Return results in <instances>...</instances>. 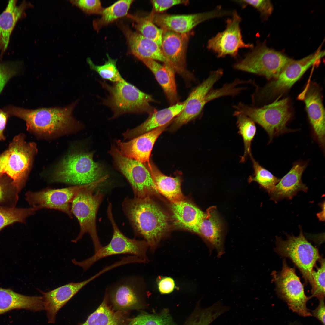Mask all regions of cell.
I'll return each instance as SVG.
<instances>
[{
    "mask_svg": "<svg viewBox=\"0 0 325 325\" xmlns=\"http://www.w3.org/2000/svg\"><path fill=\"white\" fill-rule=\"evenodd\" d=\"M122 207L135 233L143 237L150 249L154 250L168 227L166 215L150 197H126Z\"/></svg>",
    "mask_w": 325,
    "mask_h": 325,
    "instance_id": "1",
    "label": "cell"
},
{
    "mask_svg": "<svg viewBox=\"0 0 325 325\" xmlns=\"http://www.w3.org/2000/svg\"><path fill=\"white\" fill-rule=\"evenodd\" d=\"M79 101V99L63 107L33 110L10 106L5 110L8 114L24 120L28 130L40 135L51 136L68 132L81 126L73 115Z\"/></svg>",
    "mask_w": 325,
    "mask_h": 325,
    "instance_id": "2",
    "label": "cell"
},
{
    "mask_svg": "<svg viewBox=\"0 0 325 325\" xmlns=\"http://www.w3.org/2000/svg\"><path fill=\"white\" fill-rule=\"evenodd\" d=\"M108 176L107 175L95 182L82 185L71 203V212L77 219L80 228L77 236L72 241L76 243L85 234L88 233L92 239L95 253L102 246L98 235L96 218L104 194L99 190L95 194H94V192Z\"/></svg>",
    "mask_w": 325,
    "mask_h": 325,
    "instance_id": "3",
    "label": "cell"
},
{
    "mask_svg": "<svg viewBox=\"0 0 325 325\" xmlns=\"http://www.w3.org/2000/svg\"><path fill=\"white\" fill-rule=\"evenodd\" d=\"M93 152L74 150L60 161L52 175L56 182L76 185L88 184L105 176L101 165L95 162Z\"/></svg>",
    "mask_w": 325,
    "mask_h": 325,
    "instance_id": "4",
    "label": "cell"
},
{
    "mask_svg": "<svg viewBox=\"0 0 325 325\" xmlns=\"http://www.w3.org/2000/svg\"><path fill=\"white\" fill-rule=\"evenodd\" d=\"M102 86L109 94L103 101L113 112L110 119L128 113L149 114L156 110L150 103L155 101L152 96L146 94L133 85L125 80L113 82L110 85L101 81Z\"/></svg>",
    "mask_w": 325,
    "mask_h": 325,
    "instance_id": "5",
    "label": "cell"
},
{
    "mask_svg": "<svg viewBox=\"0 0 325 325\" xmlns=\"http://www.w3.org/2000/svg\"><path fill=\"white\" fill-rule=\"evenodd\" d=\"M235 110L247 116L266 132L270 143L281 134L291 132L286 127L292 116L290 102L288 98L277 99L261 107L248 105L241 102L233 106Z\"/></svg>",
    "mask_w": 325,
    "mask_h": 325,
    "instance_id": "6",
    "label": "cell"
},
{
    "mask_svg": "<svg viewBox=\"0 0 325 325\" xmlns=\"http://www.w3.org/2000/svg\"><path fill=\"white\" fill-rule=\"evenodd\" d=\"M37 152L35 143H27L22 135L15 137L8 149L0 155V177L7 176L20 192Z\"/></svg>",
    "mask_w": 325,
    "mask_h": 325,
    "instance_id": "7",
    "label": "cell"
},
{
    "mask_svg": "<svg viewBox=\"0 0 325 325\" xmlns=\"http://www.w3.org/2000/svg\"><path fill=\"white\" fill-rule=\"evenodd\" d=\"M223 74L221 69L212 71L206 79L192 90L186 99L184 109L173 120L172 128H179L197 118L201 113L206 104L210 101L231 95L232 89L228 84H225L219 88H213L215 84Z\"/></svg>",
    "mask_w": 325,
    "mask_h": 325,
    "instance_id": "8",
    "label": "cell"
},
{
    "mask_svg": "<svg viewBox=\"0 0 325 325\" xmlns=\"http://www.w3.org/2000/svg\"><path fill=\"white\" fill-rule=\"evenodd\" d=\"M286 235L284 240L276 236L274 251L280 255L290 259L302 274L305 283L311 285L314 268L322 257L318 249L308 241L301 228L298 236Z\"/></svg>",
    "mask_w": 325,
    "mask_h": 325,
    "instance_id": "9",
    "label": "cell"
},
{
    "mask_svg": "<svg viewBox=\"0 0 325 325\" xmlns=\"http://www.w3.org/2000/svg\"><path fill=\"white\" fill-rule=\"evenodd\" d=\"M107 213L113 231L110 243L107 245L102 246L91 257L80 262L73 259L72 263L85 271L101 259L110 256L122 254L136 256L145 263L147 262L149 260L147 252L149 247L146 242L145 240H139L128 238L122 232L114 220L110 203H109Z\"/></svg>",
    "mask_w": 325,
    "mask_h": 325,
    "instance_id": "10",
    "label": "cell"
},
{
    "mask_svg": "<svg viewBox=\"0 0 325 325\" xmlns=\"http://www.w3.org/2000/svg\"><path fill=\"white\" fill-rule=\"evenodd\" d=\"M324 55V51L318 48L314 52L299 60L292 59L288 62L278 77L262 88L257 87L252 95L255 105L266 98L282 94L289 89L310 67Z\"/></svg>",
    "mask_w": 325,
    "mask_h": 325,
    "instance_id": "11",
    "label": "cell"
},
{
    "mask_svg": "<svg viewBox=\"0 0 325 325\" xmlns=\"http://www.w3.org/2000/svg\"><path fill=\"white\" fill-rule=\"evenodd\" d=\"M252 49L234 64V69L262 76L268 79H275L291 59L265 43H258Z\"/></svg>",
    "mask_w": 325,
    "mask_h": 325,
    "instance_id": "12",
    "label": "cell"
},
{
    "mask_svg": "<svg viewBox=\"0 0 325 325\" xmlns=\"http://www.w3.org/2000/svg\"><path fill=\"white\" fill-rule=\"evenodd\" d=\"M273 281L278 296L287 303L293 312L304 317L311 316L306 304L311 298L305 294L304 286L296 275L295 269L288 265L285 259L281 270L272 273Z\"/></svg>",
    "mask_w": 325,
    "mask_h": 325,
    "instance_id": "13",
    "label": "cell"
},
{
    "mask_svg": "<svg viewBox=\"0 0 325 325\" xmlns=\"http://www.w3.org/2000/svg\"><path fill=\"white\" fill-rule=\"evenodd\" d=\"M108 153L116 168L130 184L135 197L144 198L154 193H158L151 174L144 164L124 156L114 144L111 145Z\"/></svg>",
    "mask_w": 325,
    "mask_h": 325,
    "instance_id": "14",
    "label": "cell"
},
{
    "mask_svg": "<svg viewBox=\"0 0 325 325\" xmlns=\"http://www.w3.org/2000/svg\"><path fill=\"white\" fill-rule=\"evenodd\" d=\"M231 18L227 20L225 29L209 39L207 42V48L219 58L229 55L236 58L239 49L254 47L252 44L245 43L243 40L240 27V16L236 11L233 12Z\"/></svg>",
    "mask_w": 325,
    "mask_h": 325,
    "instance_id": "15",
    "label": "cell"
},
{
    "mask_svg": "<svg viewBox=\"0 0 325 325\" xmlns=\"http://www.w3.org/2000/svg\"><path fill=\"white\" fill-rule=\"evenodd\" d=\"M189 34L163 29L161 47L169 65L188 84L195 80L193 75L186 67V54Z\"/></svg>",
    "mask_w": 325,
    "mask_h": 325,
    "instance_id": "16",
    "label": "cell"
},
{
    "mask_svg": "<svg viewBox=\"0 0 325 325\" xmlns=\"http://www.w3.org/2000/svg\"><path fill=\"white\" fill-rule=\"evenodd\" d=\"M82 185L60 189L46 188L37 192L29 191L25 194L26 200L36 211L44 208L57 210L72 218L70 204Z\"/></svg>",
    "mask_w": 325,
    "mask_h": 325,
    "instance_id": "17",
    "label": "cell"
},
{
    "mask_svg": "<svg viewBox=\"0 0 325 325\" xmlns=\"http://www.w3.org/2000/svg\"><path fill=\"white\" fill-rule=\"evenodd\" d=\"M232 13V12L222 9L218 6L209 11L192 14L174 15L155 13L151 11L150 14L153 23L161 29L183 34L189 32L203 22Z\"/></svg>",
    "mask_w": 325,
    "mask_h": 325,
    "instance_id": "18",
    "label": "cell"
},
{
    "mask_svg": "<svg viewBox=\"0 0 325 325\" xmlns=\"http://www.w3.org/2000/svg\"><path fill=\"white\" fill-rule=\"evenodd\" d=\"M298 98L304 101L313 134L321 148L325 147V110L320 90L312 82L308 83Z\"/></svg>",
    "mask_w": 325,
    "mask_h": 325,
    "instance_id": "19",
    "label": "cell"
},
{
    "mask_svg": "<svg viewBox=\"0 0 325 325\" xmlns=\"http://www.w3.org/2000/svg\"><path fill=\"white\" fill-rule=\"evenodd\" d=\"M103 273V271L101 270L84 281L71 282L47 292L39 290L42 295L44 309L46 312L48 322L55 323L59 310L82 288Z\"/></svg>",
    "mask_w": 325,
    "mask_h": 325,
    "instance_id": "20",
    "label": "cell"
},
{
    "mask_svg": "<svg viewBox=\"0 0 325 325\" xmlns=\"http://www.w3.org/2000/svg\"><path fill=\"white\" fill-rule=\"evenodd\" d=\"M169 124L145 133L127 142L116 140V146L124 156L143 164L148 163L155 141Z\"/></svg>",
    "mask_w": 325,
    "mask_h": 325,
    "instance_id": "21",
    "label": "cell"
},
{
    "mask_svg": "<svg viewBox=\"0 0 325 325\" xmlns=\"http://www.w3.org/2000/svg\"><path fill=\"white\" fill-rule=\"evenodd\" d=\"M140 286L135 280H126L118 283L109 290L106 289L108 301L114 309L126 311L142 308Z\"/></svg>",
    "mask_w": 325,
    "mask_h": 325,
    "instance_id": "22",
    "label": "cell"
},
{
    "mask_svg": "<svg viewBox=\"0 0 325 325\" xmlns=\"http://www.w3.org/2000/svg\"><path fill=\"white\" fill-rule=\"evenodd\" d=\"M308 163L298 161L294 163L289 171L268 193L270 199L275 203L284 199H292L298 192H307L308 188L302 181L303 173Z\"/></svg>",
    "mask_w": 325,
    "mask_h": 325,
    "instance_id": "23",
    "label": "cell"
},
{
    "mask_svg": "<svg viewBox=\"0 0 325 325\" xmlns=\"http://www.w3.org/2000/svg\"><path fill=\"white\" fill-rule=\"evenodd\" d=\"M119 26L125 36L130 52L132 55L140 60L152 59L169 66L161 48L156 43L137 32L133 31L126 25L119 24Z\"/></svg>",
    "mask_w": 325,
    "mask_h": 325,
    "instance_id": "24",
    "label": "cell"
},
{
    "mask_svg": "<svg viewBox=\"0 0 325 325\" xmlns=\"http://www.w3.org/2000/svg\"><path fill=\"white\" fill-rule=\"evenodd\" d=\"M197 234L206 241L211 254L216 250L217 257H221L225 252L221 222L215 206L209 208L198 226Z\"/></svg>",
    "mask_w": 325,
    "mask_h": 325,
    "instance_id": "25",
    "label": "cell"
},
{
    "mask_svg": "<svg viewBox=\"0 0 325 325\" xmlns=\"http://www.w3.org/2000/svg\"><path fill=\"white\" fill-rule=\"evenodd\" d=\"M186 100L178 102L169 107L155 110L149 114L148 118L137 127L128 129L122 135L124 140H131L141 135L169 123L182 111Z\"/></svg>",
    "mask_w": 325,
    "mask_h": 325,
    "instance_id": "26",
    "label": "cell"
},
{
    "mask_svg": "<svg viewBox=\"0 0 325 325\" xmlns=\"http://www.w3.org/2000/svg\"><path fill=\"white\" fill-rule=\"evenodd\" d=\"M22 309L34 312L44 310L42 296H25L10 289L0 287V315L13 309Z\"/></svg>",
    "mask_w": 325,
    "mask_h": 325,
    "instance_id": "27",
    "label": "cell"
},
{
    "mask_svg": "<svg viewBox=\"0 0 325 325\" xmlns=\"http://www.w3.org/2000/svg\"><path fill=\"white\" fill-rule=\"evenodd\" d=\"M141 61L153 74L170 106L178 102L175 72L173 69L167 64H161L153 60L145 59Z\"/></svg>",
    "mask_w": 325,
    "mask_h": 325,
    "instance_id": "28",
    "label": "cell"
},
{
    "mask_svg": "<svg viewBox=\"0 0 325 325\" xmlns=\"http://www.w3.org/2000/svg\"><path fill=\"white\" fill-rule=\"evenodd\" d=\"M17 2L9 1L0 14V50L2 53L8 47L11 35L17 22L25 15V10L32 5L25 1L17 5Z\"/></svg>",
    "mask_w": 325,
    "mask_h": 325,
    "instance_id": "29",
    "label": "cell"
},
{
    "mask_svg": "<svg viewBox=\"0 0 325 325\" xmlns=\"http://www.w3.org/2000/svg\"><path fill=\"white\" fill-rule=\"evenodd\" d=\"M144 164L149 171L158 193L172 203L184 200L181 180L178 177H172L164 175L151 160L149 163Z\"/></svg>",
    "mask_w": 325,
    "mask_h": 325,
    "instance_id": "30",
    "label": "cell"
},
{
    "mask_svg": "<svg viewBox=\"0 0 325 325\" xmlns=\"http://www.w3.org/2000/svg\"><path fill=\"white\" fill-rule=\"evenodd\" d=\"M171 209L175 224L197 233L205 213L192 203L184 200L172 203Z\"/></svg>",
    "mask_w": 325,
    "mask_h": 325,
    "instance_id": "31",
    "label": "cell"
},
{
    "mask_svg": "<svg viewBox=\"0 0 325 325\" xmlns=\"http://www.w3.org/2000/svg\"><path fill=\"white\" fill-rule=\"evenodd\" d=\"M106 290L103 300L98 308L79 325H127L129 319L127 311H114L108 305Z\"/></svg>",
    "mask_w": 325,
    "mask_h": 325,
    "instance_id": "32",
    "label": "cell"
},
{
    "mask_svg": "<svg viewBox=\"0 0 325 325\" xmlns=\"http://www.w3.org/2000/svg\"><path fill=\"white\" fill-rule=\"evenodd\" d=\"M229 309L220 301L205 308L198 303L184 325H209Z\"/></svg>",
    "mask_w": 325,
    "mask_h": 325,
    "instance_id": "33",
    "label": "cell"
},
{
    "mask_svg": "<svg viewBox=\"0 0 325 325\" xmlns=\"http://www.w3.org/2000/svg\"><path fill=\"white\" fill-rule=\"evenodd\" d=\"M133 0H119L106 8H104L101 18L94 20L93 25L97 32L103 27L116 20L127 16Z\"/></svg>",
    "mask_w": 325,
    "mask_h": 325,
    "instance_id": "34",
    "label": "cell"
},
{
    "mask_svg": "<svg viewBox=\"0 0 325 325\" xmlns=\"http://www.w3.org/2000/svg\"><path fill=\"white\" fill-rule=\"evenodd\" d=\"M233 115L237 119V125L238 132L243 138L244 147L243 155L241 157L240 162H245L248 156L252 155L251 145L255 135L256 129L255 122L250 118L244 114L235 110Z\"/></svg>",
    "mask_w": 325,
    "mask_h": 325,
    "instance_id": "35",
    "label": "cell"
},
{
    "mask_svg": "<svg viewBox=\"0 0 325 325\" xmlns=\"http://www.w3.org/2000/svg\"><path fill=\"white\" fill-rule=\"evenodd\" d=\"M127 16L135 23L134 27L137 32L153 41L161 48L163 29L155 25L150 14L143 17L128 14Z\"/></svg>",
    "mask_w": 325,
    "mask_h": 325,
    "instance_id": "36",
    "label": "cell"
},
{
    "mask_svg": "<svg viewBox=\"0 0 325 325\" xmlns=\"http://www.w3.org/2000/svg\"><path fill=\"white\" fill-rule=\"evenodd\" d=\"M33 207L19 208L0 205V231L5 227L16 222L25 223L28 217L34 215Z\"/></svg>",
    "mask_w": 325,
    "mask_h": 325,
    "instance_id": "37",
    "label": "cell"
},
{
    "mask_svg": "<svg viewBox=\"0 0 325 325\" xmlns=\"http://www.w3.org/2000/svg\"><path fill=\"white\" fill-rule=\"evenodd\" d=\"M107 60L104 64L98 65L94 63L89 57L87 58V62L90 68L95 71L103 79L113 82H123L125 80L122 77L117 69L116 64L117 59L111 58L107 55Z\"/></svg>",
    "mask_w": 325,
    "mask_h": 325,
    "instance_id": "38",
    "label": "cell"
},
{
    "mask_svg": "<svg viewBox=\"0 0 325 325\" xmlns=\"http://www.w3.org/2000/svg\"><path fill=\"white\" fill-rule=\"evenodd\" d=\"M250 157L252 163L254 173L252 176L250 177L249 181L256 182L269 193L278 182L280 179L261 166L254 158L252 155Z\"/></svg>",
    "mask_w": 325,
    "mask_h": 325,
    "instance_id": "39",
    "label": "cell"
},
{
    "mask_svg": "<svg viewBox=\"0 0 325 325\" xmlns=\"http://www.w3.org/2000/svg\"><path fill=\"white\" fill-rule=\"evenodd\" d=\"M127 325H175L168 310L163 309L160 313L150 314L142 313L130 319Z\"/></svg>",
    "mask_w": 325,
    "mask_h": 325,
    "instance_id": "40",
    "label": "cell"
},
{
    "mask_svg": "<svg viewBox=\"0 0 325 325\" xmlns=\"http://www.w3.org/2000/svg\"><path fill=\"white\" fill-rule=\"evenodd\" d=\"M19 192L11 179L6 176L0 177V205L15 207Z\"/></svg>",
    "mask_w": 325,
    "mask_h": 325,
    "instance_id": "41",
    "label": "cell"
},
{
    "mask_svg": "<svg viewBox=\"0 0 325 325\" xmlns=\"http://www.w3.org/2000/svg\"><path fill=\"white\" fill-rule=\"evenodd\" d=\"M319 267L312 272V282L311 287V298L315 297L319 300L325 298V260L322 257L319 261Z\"/></svg>",
    "mask_w": 325,
    "mask_h": 325,
    "instance_id": "42",
    "label": "cell"
},
{
    "mask_svg": "<svg viewBox=\"0 0 325 325\" xmlns=\"http://www.w3.org/2000/svg\"><path fill=\"white\" fill-rule=\"evenodd\" d=\"M70 2L88 14H101L104 9L99 0H71Z\"/></svg>",
    "mask_w": 325,
    "mask_h": 325,
    "instance_id": "43",
    "label": "cell"
},
{
    "mask_svg": "<svg viewBox=\"0 0 325 325\" xmlns=\"http://www.w3.org/2000/svg\"><path fill=\"white\" fill-rule=\"evenodd\" d=\"M240 4L249 5L257 9L262 16L268 17L273 10V6L269 0H241L236 1Z\"/></svg>",
    "mask_w": 325,
    "mask_h": 325,
    "instance_id": "44",
    "label": "cell"
},
{
    "mask_svg": "<svg viewBox=\"0 0 325 325\" xmlns=\"http://www.w3.org/2000/svg\"><path fill=\"white\" fill-rule=\"evenodd\" d=\"M150 2L153 7L152 11L155 13H160L175 5L189 3L188 1L184 0H153Z\"/></svg>",
    "mask_w": 325,
    "mask_h": 325,
    "instance_id": "45",
    "label": "cell"
},
{
    "mask_svg": "<svg viewBox=\"0 0 325 325\" xmlns=\"http://www.w3.org/2000/svg\"><path fill=\"white\" fill-rule=\"evenodd\" d=\"M156 284L159 291L162 294L170 293L176 288L175 280L171 277L159 276L157 279Z\"/></svg>",
    "mask_w": 325,
    "mask_h": 325,
    "instance_id": "46",
    "label": "cell"
},
{
    "mask_svg": "<svg viewBox=\"0 0 325 325\" xmlns=\"http://www.w3.org/2000/svg\"><path fill=\"white\" fill-rule=\"evenodd\" d=\"M12 65L0 63V93L9 79L16 73Z\"/></svg>",
    "mask_w": 325,
    "mask_h": 325,
    "instance_id": "47",
    "label": "cell"
},
{
    "mask_svg": "<svg viewBox=\"0 0 325 325\" xmlns=\"http://www.w3.org/2000/svg\"><path fill=\"white\" fill-rule=\"evenodd\" d=\"M325 309L324 300H320L317 307L311 313V315L319 320L323 325H325Z\"/></svg>",
    "mask_w": 325,
    "mask_h": 325,
    "instance_id": "48",
    "label": "cell"
},
{
    "mask_svg": "<svg viewBox=\"0 0 325 325\" xmlns=\"http://www.w3.org/2000/svg\"><path fill=\"white\" fill-rule=\"evenodd\" d=\"M8 116V113L6 111L0 109V140L5 139L3 132L5 127Z\"/></svg>",
    "mask_w": 325,
    "mask_h": 325,
    "instance_id": "49",
    "label": "cell"
}]
</instances>
